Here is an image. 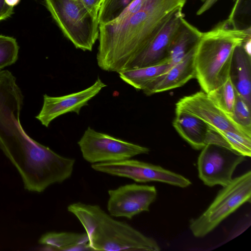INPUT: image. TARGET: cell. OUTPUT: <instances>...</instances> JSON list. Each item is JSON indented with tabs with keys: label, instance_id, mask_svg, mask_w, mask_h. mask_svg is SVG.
<instances>
[{
	"label": "cell",
	"instance_id": "4",
	"mask_svg": "<svg viewBox=\"0 0 251 251\" xmlns=\"http://www.w3.org/2000/svg\"><path fill=\"white\" fill-rule=\"evenodd\" d=\"M64 36L78 49L92 51L99 38V24L80 0H44Z\"/></svg>",
	"mask_w": 251,
	"mask_h": 251
},
{
	"label": "cell",
	"instance_id": "18",
	"mask_svg": "<svg viewBox=\"0 0 251 251\" xmlns=\"http://www.w3.org/2000/svg\"><path fill=\"white\" fill-rule=\"evenodd\" d=\"M172 66L169 62L139 68H130L118 73L120 77L137 90H143L154 78Z\"/></svg>",
	"mask_w": 251,
	"mask_h": 251
},
{
	"label": "cell",
	"instance_id": "17",
	"mask_svg": "<svg viewBox=\"0 0 251 251\" xmlns=\"http://www.w3.org/2000/svg\"><path fill=\"white\" fill-rule=\"evenodd\" d=\"M40 244L46 245L49 250L86 251L91 250L86 233L72 232H49L39 240Z\"/></svg>",
	"mask_w": 251,
	"mask_h": 251
},
{
	"label": "cell",
	"instance_id": "19",
	"mask_svg": "<svg viewBox=\"0 0 251 251\" xmlns=\"http://www.w3.org/2000/svg\"><path fill=\"white\" fill-rule=\"evenodd\" d=\"M207 95L218 108L232 118L236 91L230 77L220 87L207 93Z\"/></svg>",
	"mask_w": 251,
	"mask_h": 251
},
{
	"label": "cell",
	"instance_id": "7",
	"mask_svg": "<svg viewBox=\"0 0 251 251\" xmlns=\"http://www.w3.org/2000/svg\"><path fill=\"white\" fill-rule=\"evenodd\" d=\"M245 160L246 156L230 147L207 144L198 159L199 178L209 187L226 186L232 181L236 167Z\"/></svg>",
	"mask_w": 251,
	"mask_h": 251
},
{
	"label": "cell",
	"instance_id": "29",
	"mask_svg": "<svg viewBox=\"0 0 251 251\" xmlns=\"http://www.w3.org/2000/svg\"><path fill=\"white\" fill-rule=\"evenodd\" d=\"M4 1L8 5L13 7L20 2V0H4Z\"/></svg>",
	"mask_w": 251,
	"mask_h": 251
},
{
	"label": "cell",
	"instance_id": "22",
	"mask_svg": "<svg viewBox=\"0 0 251 251\" xmlns=\"http://www.w3.org/2000/svg\"><path fill=\"white\" fill-rule=\"evenodd\" d=\"M218 131L232 150L246 157H251V137L232 131Z\"/></svg>",
	"mask_w": 251,
	"mask_h": 251
},
{
	"label": "cell",
	"instance_id": "9",
	"mask_svg": "<svg viewBox=\"0 0 251 251\" xmlns=\"http://www.w3.org/2000/svg\"><path fill=\"white\" fill-rule=\"evenodd\" d=\"M107 208L111 216L131 220L135 216L149 211L157 197L154 186L136 183L122 185L108 191Z\"/></svg>",
	"mask_w": 251,
	"mask_h": 251
},
{
	"label": "cell",
	"instance_id": "12",
	"mask_svg": "<svg viewBox=\"0 0 251 251\" xmlns=\"http://www.w3.org/2000/svg\"><path fill=\"white\" fill-rule=\"evenodd\" d=\"M182 10H178L173 15L144 51L132 62L129 69L169 62L167 57L171 44L184 18Z\"/></svg>",
	"mask_w": 251,
	"mask_h": 251
},
{
	"label": "cell",
	"instance_id": "5",
	"mask_svg": "<svg viewBox=\"0 0 251 251\" xmlns=\"http://www.w3.org/2000/svg\"><path fill=\"white\" fill-rule=\"evenodd\" d=\"M251 172L233 178L223 187L207 209L191 219L189 228L197 238H202L246 202H251Z\"/></svg>",
	"mask_w": 251,
	"mask_h": 251
},
{
	"label": "cell",
	"instance_id": "13",
	"mask_svg": "<svg viewBox=\"0 0 251 251\" xmlns=\"http://www.w3.org/2000/svg\"><path fill=\"white\" fill-rule=\"evenodd\" d=\"M196 46L179 62L149 83L142 90L143 92L148 96L163 92L181 87L195 78L194 56Z\"/></svg>",
	"mask_w": 251,
	"mask_h": 251
},
{
	"label": "cell",
	"instance_id": "26",
	"mask_svg": "<svg viewBox=\"0 0 251 251\" xmlns=\"http://www.w3.org/2000/svg\"><path fill=\"white\" fill-rule=\"evenodd\" d=\"M218 0H205L203 4L197 12V15H200L210 9Z\"/></svg>",
	"mask_w": 251,
	"mask_h": 251
},
{
	"label": "cell",
	"instance_id": "3",
	"mask_svg": "<svg viewBox=\"0 0 251 251\" xmlns=\"http://www.w3.org/2000/svg\"><path fill=\"white\" fill-rule=\"evenodd\" d=\"M67 210L77 218L83 226L91 250H160L153 238L145 235L126 223L113 219L98 205L78 202L70 204Z\"/></svg>",
	"mask_w": 251,
	"mask_h": 251
},
{
	"label": "cell",
	"instance_id": "8",
	"mask_svg": "<svg viewBox=\"0 0 251 251\" xmlns=\"http://www.w3.org/2000/svg\"><path fill=\"white\" fill-rule=\"evenodd\" d=\"M91 168L98 172L128 178L137 182L157 181L181 188L191 184L189 179L181 175L160 166L135 159L94 163Z\"/></svg>",
	"mask_w": 251,
	"mask_h": 251
},
{
	"label": "cell",
	"instance_id": "6",
	"mask_svg": "<svg viewBox=\"0 0 251 251\" xmlns=\"http://www.w3.org/2000/svg\"><path fill=\"white\" fill-rule=\"evenodd\" d=\"M77 144L83 158L92 163L119 161L141 154L149 148L115 138L88 127Z\"/></svg>",
	"mask_w": 251,
	"mask_h": 251
},
{
	"label": "cell",
	"instance_id": "25",
	"mask_svg": "<svg viewBox=\"0 0 251 251\" xmlns=\"http://www.w3.org/2000/svg\"><path fill=\"white\" fill-rule=\"evenodd\" d=\"M13 13V7L8 5L4 0H0V22L9 18Z\"/></svg>",
	"mask_w": 251,
	"mask_h": 251
},
{
	"label": "cell",
	"instance_id": "28",
	"mask_svg": "<svg viewBox=\"0 0 251 251\" xmlns=\"http://www.w3.org/2000/svg\"><path fill=\"white\" fill-rule=\"evenodd\" d=\"M243 48H244L245 51L249 55L251 56V37H250L246 39L242 44Z\"/></svg>",
	"mask_w": 251,
	"mask_h": 251
},
{
	"label": "cell",
	"instance_id": "14",
	"mask_svg": "<svg viewBox=\"0 0 251 251\" xmlns=\"http://www.w3.org/2000/svg\"><path fill=\"white\" fill-rule=\"evenodd\" d=\"M173 126L194 149L201 150L206 145L210 126L199 118L183 110L176 109Z\"/></svg>",
	"mask_w": 251,
	"mask_h": 251
},
{
	"label": "cell",
	"instance_id": "30",
	"mask_svg": "<svg viewBox=\"0 0 251 251\" xmlns=\"http://www.w3.org/2000/svg\"><path fill=\"white\" fill-rule=\"evenodd\" d=\"M205 0H201V1L204 2Z\"/></svg>",
	"mask_w": 251,
	"mask_h": 251
},
{
	"label": "cell",
	"instance_id": "15",
	"mask_svg": "<svg viewBox=\"0 0 251 251\" xmlns=\"http://www.w3.org/2000/svg\"><path fill=\"white\" fill-rule=\"evenodd\" d=\"M251 56L242 45L234 51L230 77L236 92L251 106Z\"/></svg>",
	"mask_w": 251,
	"mask_h": 251
},
{
	"label": "cell",
	"instance_id": "11",
	"mask_svg": "<svg viewBox=\"0 0 251 251\" xmlns=\"http://www.w3.org/2000/svg\"><path fill=\"white\" fill-rule=\"evenodd\" d=\"M106 86L98 77L91 86L77 92L59 97L45 94L42 109L35 118L47 127L53 120L63 114L75 112L78 115L81 109Z\"/></svg>",
	"mask_w": 251,
	"mask_h": 251
},
{
	"label": "cell",
	"instance_id": "27",
	"mask_svg": "<svg viewBox=\"0 0 251 251\" xmlns=\"http://www.w3.org/2000/svg\"><path fill=\"white\" fill-rule=\"evenodd\" d=\"M241 0H234V1H235V3L228 18L231 20H234L235 16L238 10V7H239Z\"/></svg>",
	"mask_w": 251,
	"mask_h": 251
},
{
	"label": "cell",
	"instance_id": "20",
	"mask_svg": "<svg viewBox=\"0 0 251 251\" xmlns=\"http://www.w3.org/2000/svg\"><path fill=\"white\" fill-rule=\"evenodd\" d=\"M134 0H103L98 14L100 25L117 18Z\"/></svg>",
	"mask_w": 251,
	"mask_h": 251
},
{
	"label": "cell",
	"instance_id": "24",
	"mask_svg": "<svg viewBox=\"0 0 251 251\" xmlns=\"http://www.w3.org/2000/svg\"><path fill=\"white\" fill-rule=\"evenodd\" d=\"M89 13L98 20V14L103 0H80Z\"/></svg>",
	"mask_w": 251,
	"mask_h": 251
},
{
	"label": "cell",
	"instance_id": "2",
	"mask_svg": "<svg viewBox=\"0 0 251 251\" xmlns=\"http://www.w3.org/2000/svg\"><path fill=\"white\" fill-rule=\"evenodd\" d=\"M251 37V29L238 27L229 18L201 32L194 56L196 77L206 93L217 89L230 77L235 48Z\"/></svg>",
	"mask_w": 251,
	"mask_h": 251
},
{
	"label": "cell",
	"instance_id": "1",
	"mask_svg": "<svg viewBox=\"0 0 251 251\" xmlns=\"http://www.w3.org/2000/svg\"><path fill=\"white\" fill-rule=\"evenodd\" d=\"M187 0H151L140 9L133 0L115 20L99 25L97 61L107 72L129 69Z\"/></svg>",
	"mask_w": 251,
	"mask_h": 251
},
{
	"label": "cell",
	"instance_id": "16",
	"mask_svg": "<svg viewBox=\"0 0 251 251\" xmlns=\"http://www.w3.org/2000/svg\"><path fill=\"white\" fill-rule=\"evenodd\" d=\"M201 34L183 18L169 49L167 60L171 66L179 62L197 44Z\"/></svg>",
	"mask_w": 251,
	"mask_h": 251
},
{
	"label": "cell",
	"instance_id": "10",
	"mask_svg": "<svg viewBox=\"0 0 251 251\" xmlns=\"http://www.w3.org/2000/svg\"><path fill=\"white\" fill-rule=\"evenodd\" d=\"M176 109L189 113L219 131H232L251 137V132L239 125L218 108L203 91L181 98Z\"/></svg>",
	"mask_w": 251,
	"mask_h": 251
},
{
	"label": "cell",
	"instance_id": "23",
	"mask_svg": "<svg viewBox=\"0 0 251 251\" xmlns=\"http://www.w3.org/2000/svg\"><path fill=\"white\" fill-rule=\"evenodd\" d=\"M251 106L236 92L232 119L239 125L251 132Z\"/></svg>",
	"mask_w": 251,
	"mask_h": 251
},
{
	"label": "cell",
	"instance_id": "21",
	"mask_svg": "<svg viewBox=\"0 0 251 251\" xmlns=\"http://www.w3.org/2000/svg\"><path fill=\"white\" fill-rule=\"evenodd\" d=\"M19 50V47L15 38L0 35V69L17 61Z\"/></svg>",
	"mask_w": 251,
	"mask_h": 251
}]
</instances>
